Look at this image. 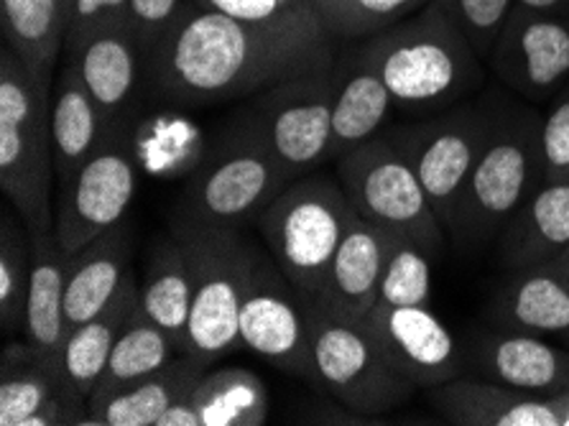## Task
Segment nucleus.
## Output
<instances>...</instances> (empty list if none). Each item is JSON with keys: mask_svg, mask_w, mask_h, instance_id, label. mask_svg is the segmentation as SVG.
<instances>
[{"mask_svg": "<svg viewBox=\"0 0 569 426\" xmlns=\"http://www.w3.org/2000/svg\"><path fill=\"white\" fill-rule=\"evenodd\" d=\"M335 43L317 13L243 21L184 0L146 55V85L174 106L246 98L291 77L332 69Z\"/></svg>", "mask_w": 569, "mask_h": 426, "instance_id": "nucleus-1", "label": "nucleus"}, {"mask_svg": "<svg viewBox=\"0 0 569 426\" xmlns=\"http://www.w3.org/2000/svg\"><path fill=\"white\" fill-rule=\"evenodd\" d=\"M399 112H442L486 82V62L472 49L447 0L360 43Z\"/></svg>", "mask_w": 569, "mask_h": 426, "instance_id": "nucleus-2", "label": "nucleus"}, {"mask_svg": "<svg viewBox=\"0 0 569 426\" xmlns=\"http://www.w3.org/2000/svg\"><path fill=\"white\" fill-rule=\"evenodd\" d=\"M51 90L3 43L0 55V187L29 235L54 230Z\"/></svg>", "mask_w": 569, "mask_h": 426, "instance_id": "nucleus-3", "label": "nucleus"}, {"mask_svg": "<svg viewBox=\"0 0 569 426\" xmlns=\"http://www.w3.org/2000/svg\"><path fill=\"white\" fill-rule=\"evenodd\" d=\"M545 181L539 112L523 108L493 110L486 146L472 167L447 235L460 250L498 238Z\"/></svg>", "mask_w": 569, "mask_h": 426, "instance_id": "nucleus-4", "label": "nucleus"}, {"mask_svg": "<svg viewBox=\"0 0 569 426\" xmlns=\"http://www.w3.org/2000/svg\"><path fill=\"white\" fill-rule=\"evenodd\" d=\"M174 235L184 246L192 274V311L184 353L214 363L243 347L240 309L256 242L248 240L240 228L200 225L184 217L174 220Z\"/></svg>", "mask_w": 569, "mask_h": 426, "instance_id": "nucleus-5", "label": "nucleus"}, {"mask_svg": "<svg viewBox=\"0 0 569 426\" xmlns=\"http://www.w3.org/2000/svg\"><path fill=\"white\" fill-rule=\"evenodd\" d=\"M358 212L330 179L291 181L258 217L276 264L299 294L325 289L335 254Z\"/></svg>", "mask_w": 569, "mask_h": 426, "instance_id": "nucleus-6", "label": "nucleus"}, {"mask_svg": "<svg viewBox=\"0 0 569 426\" xmlns=\"http://www.w3.org/2000/svg\"><path fill=\"white\" fill-rule=\"evenodd\" d=\"M312 340L317 386L352 414H391L417 394V386L391 368L360 321L327 309L312 294H301Z\"/></svg>", "mask_w": 569, "mask_h": 426, "instance_id": "nucleus-7", "label": "nucleus"}, {"mask_svg": "<svg viewBox=\"0 0 569 426\" xmlns=\"http://www.w3.org/2000/svg\"><path fill=\"white\" fill-rule=\"evenodd\" d=\"M338 177L345 195L363 220L376 228L417 242L429 256L445 248L447 230L421 187L411 164L388 136H376L338 159Z\"/></svg>", "mask_w": 569, "mask_h": 426, "instance_id": "nucleus-8", "label": "nucleus"}, {"mask_svg": "<svg viewBox=\"0 0 569 426\" xmlns=\"http://www.w3.org/2000/svg\"><path fill=\"white\" fill-rule=\"evenodd\" d=\"M291 181L295 174L276 159L258 130L246 123L210 167L189 179L179 217L240 228L248 220H258Z\"/></svg>", "mask_w": 569, "mask_h": 426, "instance_id": "nucleus-9", "label": "nucleus"}, {"mask_svg": "<svg viewBox=\"0 0 569 426\" xmlns=\"http://www.w3.org/2000/svg\"><path fill=\"white\" fill-rule=\"evenodd\" d=\"M493 123V110L465 102L388 136L411 164L435 212L450 232L457 205Z\"/></svg>", "mask_w": 569, "mask_h": 426, "instance_id": "nucleus-10", "label": "nucleus"}, {"mask_svg": "<svg viewBox=\"0 0 569 426\" xmlns=\"http://www.w3.org/2000/svg\"><path fill=\"white\" fill-rule=\"evenodd\" d=\"M338 62L332 69L291 77L269 90L258 92L256 108L248 118L258 136L269 143L283 167L295 177L330 159L332 108L338 92Z\"/></svg>", "mask_w": 569, "mask_h": 426, "instance_id": "nucleus-11", "label": "nucleus"}, {"mask_svg": "<svg viewBox=\"0 0 569 426\" xmlns=\"http://www.w3.org/2000/svg\"><path fill=\"white\" fill-rule=\"evenodd\" d=\"M240 340L279 370L317 384L305 301L276 258L266 256L258 246L240 309Z\"/></svg>", "mask_w": 569, "mask_h": 426, "instance_id": "nucleus-12", "label": "nucleus"}, {"mask_svg": "<svg viewBox=\"0 0 569 426\" xmlns=\"http://www.w3.org/2000/svg\"><path fill=\"white\" fill-rule=\"evenodd\" d=\"M123 136L126 130L110 136L72 179L57 187L54 235L69 256L126 220L138 189V169Z\"/></svg>", "mask_w": 569, "mask_h": 426, "instance_id": "nucleus-13", "label": "nucleus"}, {"mask_svg": "<svg viewBox=\"0 0 569 426\" xmlns=\"http://www.w3.org/2000/svg\"><path fill=\"white\" fill-rule=\"evenodd\" d=\"M486 65L508 90L549 102L569 80V11L513 6Z\"/></svg>", "mask_w": 569, "mask_h": 426, "instance_id": "nucleus-14", "label": "nucleus"}, {"mask_svg": "<svg viewBox=\"0 0 569 426\" xmlns=\"http://www.w3.org/2000/svg\"><path fill=\"white\" fill-rule=\"evenodd\" d=\"M90 402L64 365L11 340L0 355V426H84Z\"/></svg>", "mask_w": 569, "mask_h": 426, "instance_id": "nucleus-15", "label": "nucleus"}, {"mask_svg": "<svg viewBox=\"0 0 569 426\" xmlns=\"http://www.w3.org/2000/svg\"><path fill=\"white\" fill-rule=\"evenodd\" d=\"M396 373L417 388H435L460 376L462 358L450 327L429 307H388L376 301L360 321Z\"/></svg>", "mask_w": 569, "mask_h": 426, "instance_id": "nucleus-16", "label": "nucleus"}, {"mask_svg": "<svg viewBox=\"0 0 569 426\" xmlns=\"http://www.w3.org/2000/svg\"><path fill=\"white\" fill-rule=\"evenodd\" d=\"M427 394L435 412L455 426H565L562 394L541 396L490 378L460 376Z\"/></svg>", "mask_w": 569, "mask_h": 426, "instance_id": "nucleus-17", "label": "nucleus"}, {"mask_svg": "<svg viewBox=\"0 0 569 426\" xmlns=\"http://www.w3.org/2000/svg\"><path fill=\"white\" fill-rule=\"evenodd\" d=\"M84 87L106 112L110 126L126 128L146 82V57L131 23H116L82 43L72 57Z\"/></svg>", "mask_w": 569, "mask_h": 426, "instance_id": "nucleus-18", "label": "nucleus"}, {"mask_svg": "<svg viewBox=\"0 0 569 426\" xmlns=\"http://www.w3.org/2000/svg\"><path fill=\"white\" fill-rule=\"evenodd\" d=\"M388 254H391V235L358 215L335 254L325 289L312 297L335 315L363 321L378 301Z\"/></svg>", "mask_w": 569, "mask_h": 426, "instance_id": "nucleus-19", "label": "nucleus"}, {"mask_svg": "<svg viewBox=\"0 0 569 426\" xmlns=\"http://www.w3.org/2000/svg\"><path fill=\"white\" fill-rule=\"evenodd\" d=\"M472 363L498 384L557 396L569 390V353L529 333H490L472 343Z\"/></svg>", "mask_w": 569, "mask_h": 426, "instance_id": "nucleus-20", "label": "nucleus"}, {"mask_svg": "<svg viewBox=\"0 0 569 426\" xmlns=\"http://www.w3.org/2000/svg\"><path fill=\"white\" fill-rule=\"evenodd\" d=\"M106 112L84 87L80 69L72 62L57 72L54 90H51V141H54V167H57V187L74 177L90 156L116 136Z\"/></svg>", "mask_w": 569, "mask_h": 426, "instance_id": "nucleus-21", "label": "nucleus"}, {"mask_svg": "<svg viewBox=\"0 0 569 426\" xmlns=\"http://www.w3.org/2000/svg\"><path fill=\"white\" fill-rule=\"evenodd\" d=\"M67 268L69 254L59 246L54 230L31 235V276L26 297L23 335L33 350L62 363L67 340Z\"/></svg>", "mask_w": 569, "mask_h": 426, "instance_id": "nucleus-22", "label": "nucleus"}, {"mask_svg": "<svg viewBox=\"0 0 569 426\" xmlns=\"http://www.w3.org/2000/svg\"><path fill=\"white\" fill-rule=\"evenodd\" d=\"M131 225L120 220L116 228L102 232L80 254L69 256L67 268V333L82 321L98 317L131 271Z\"/></svg>", "mask_w": 569, "mask_h": 426, "instance_id": "nucleus-23", "label": "nucleus"}, {"mask_svg": "<svg viewBox=\"0 0 569 426\" xmlns=\"http://www.w3.org/2000/svg\"><path fill=\"white\" fill-rule=\"evenodd\" d=\"M569 246V179L545 181L498 235V256L511 271L547 264Z\"/></svg>", "mask_w": 569, "mask_h": 426, "instance_id": "nucleus-24", "label": "nucleus"}, {"mask_svg": "<svg viewBox=\"0 0 569 426\" xmlns=\"http://www.w3.org/2000/svg\"><path fill=\"white\" fill-rule=\"evenodd\" d=\"M490 319L508 333L565 335L569 329V286L549 264L519 268L493 294Z\"/></svg>", "mask_w": 569, "mask_h": 426, "instance_id": "nucleus-25", "label": "nucleus"}, {"mask_svg": "<svg viewBox=\"0 0 569 426\" xmlns=\"http://www.w3.org/2000/svg\"><path fill=\"white\" fill-rule=\"evenodd\" d=\"M207 368H210L207 360L179 353L157 373L126 386L106 402L90 406L84 426H157L159 416L169 406L192 394L194 386L204 378Z\"/></svg>", "mask_w": 569, "mask_h": 426, "instance_id": "nucleus-26", "label": "nucleus"}, {"mask_svg": "<svg viewBox=\"0 0 569 426\" xmlns=\"http://www.w3.org/2000/svg\"><path fill=\"white\" fill-rule=\"evenodd\" d=\"M338 72L340 82L335 92L330 138L332 159H342L360 143L376 138L393 110L383 77L360 55V49L352 51L345 62L338 59Z\"/></svg>", "mask_w": 569, "mask_h": 426, "instance_id": "nucleus-27", "label": "nucleus"}, {"mask_svg": "<svg viewBox=\"0 0 569 426\" xmlns=\"http://www.w3.org/2000/svg\"><path fill=\"white\" fill-rule=\"evenodd\" d=\"M138 311H141V278L131 268L113 301L98 317L82 321L67 333L62 350L64 373L77 390L88 396V402L94 384L106 370L118 337L123 335V329L131 325Z\"/></svg>", "mask_w": 569, "mask_h": 426, "instance_id": "nucleus-28", "label": "nucleus"}, {"mask_svg": "<svg viewBox=\"0 0 569 426\" xmlns=\"http://www.w3.org/2000/svg\"><path fill=\"white\" fill-rule=\"evenodd\" d=\"M0 13L6 47L19 55L39 82L54 87L72 0H0Z\"/></svg>", "mask_w": 569, "mask_h": 426, "instance_id": "nucleus-29", "label": "nucleus"}, {"mask_svg": "<svg viewBox=\"0 0 569 426\" xmlns=\"http://www.w3.org/2000/svg\"><path fill=\"white\" fill-rule=\"evenodd\" d=\"M141 311L174 340L179 353H184L192 311V274L177 235H159L153 240L141 276Z\"/></svg>", "mask_w": 569, "mask_h": 426, "instance_id": "nucleus-30", "label": "nucleus"}, {"mask_svg": "<svg viewBox=\"0 0 569 426\" xmlns=\"http://www.w3.org/2000/svg\"><path fill=\"white\" fill-rule=\"evenodd\" d=\"M189 398L200 408L202 426H263L269 419V390L246 368L204 373Z\"/></svg>", "mask_w": 569, "mask_h": 426, "instance_id": "nucleus-31", "label": "nucleus"}, {"mask_svg": "<svg viewBox=\"0 0 569 426\" xmlns=\"http://www.w3.org/2000/svg\"><path fill=\"white\" fill-rule=\"evenodd\" d=\"M177 355L179 347L174 340L161 327L146 319L143 311H138L131 325L123 329V335L118 337L106 370H102L100 380L92 388L90 406L106 402L126 386L151 376Z\"/></svg>", "mask_w": 569, "mask_h": 426, "instance_id": "nucleus-32", "label": "nucleus"}, {"mask_svg": "<svg viewBox=\"0 0 569 426\" xmlns=\"http://www.w3.org/2000/svg\"><path fill=\"white\" fill-rule=\"evenodd\" d=\"M432 0H315V13L332 41H366L419 13Z\"/></svg>", "mask_w": 569, "mask_h": 426, "instance_id": "nucleus-33", "label": "nucleus"}, {"mask_svg": "<svg viewBox=\"0 0 569 426\" xmlns=\"http://www.w3.org/2000/svg\"><path fill=\"white\" fill-rule=\"evenodd\" d=\"M31 276V235L23 217L3 212L0 220V325L6 335L23 333Z\"/></svg>", "mask_w": 569, "mask_h": 426, "instance_id": "nucleus-34", "label": "nucleus"}, {"mask_svg": "<svg viewBox=\"0 0 569 426\" xmlns=\"http://www.w3.org/2000/svg\"><path fill=\"white\" fill-rule=\"evenodd\" d=\"M432 299V256L417 242L391 238L378 301L388 307H429Z\"/></svg>", "mask_w": 569, "mask_h": 426, "instance_id": "nucleus-35", "label": "nucleus"}, {"mask_svg": "<svg viewBox=\"0 0 569 426\" xmlns=\"http://www.w3.org/2000/svg\"><path fill=\"white\" fill-rule=\"evenodd\" d=\"M447 3H450L457 23L462 26L465 37L470 39L472 49L486 62L516 0H447Z\"/></svg>", "mask_w": 569, "mask_h": 426, "instance_id": "nucleus-36", "label": "nucleus"}, {"mask_svg": "<svg viewBox=\"0 0 569 426\" xmlns=\"http://www.w3.org/2000/svg\"><path fill=\"white\" fill-rule=\"evenodd\" d=\"M116 23H131V0H72L64 55L72 57L90 37Z\"/></svg>", "mask_w": 569, "mask_h": 426, "instance_id": "nucleus-37", "label": "nucleus"}, {"mask_svg": "<svg viewBox=\"0 0 569 426\" xmlns=\"http://www.w3.org/2000/svg\"><path fill=\"white\" fill-rule=\"evenodd\" d=\"M541 153L547 181L569 179V80L541 116Z\"/></svg>", "mask_w": 569, "mask_h": 426, "instance_id": "nucleus-38", "label": "nucleus"}, {"mask_svg": "<svg viewBox=\"0 0 569 426\" xmlns=\"http://www.w3.org/2000/svg\"><path fill=\"white\" fill-rule=\"evenodd\" d=\"M194 3L243 21H273L287 19V16L315 13V0H194Z\"/></svg>", "mask_w": 569, "mask_h": 426, "instance_id": "nucleus-39", "label": "nucleus"}, {"mask_svg": "<svg viewBox=\"0 0 569 426\" xmlns=\"http://www.w3.org/2000/svg\"><path fill=\"white\" fill-rule=\"evenodd\" d=\"M182 6L184 0H131V26L138 33V41H141L143 57L174 23Z\"/></svg>", "mask_w": 569, "mask_h": 426, "instance_id": "nucleus-40", "label": "nucleus"}, {"mask_svg": "<svg viewBox=\"0 0 569 426\" xmlns=\"http://www.w3.org/2000/svg\"><path fill=\"white\" fill-rule=\"evenodd\" d=\"M157 426H202V414L194 406L192 398H182L174 406H169L167 412L159 416Z\"/></svg>", "mask_w": 569, "mask_h": 426, "instance_id": "nucleus-41", "label": "nucleus"}, {"mask_svg": "<svg viewBox=\"0 0 569 426\" xmlns=\"http://www.w3.org/2000/svg\"><path fill=\"white\" fill-rule=\"evenodd\" d=\"M516 6L537 8V11H569V0H516Z\"/></svg>", "mask_w": 569, "mask_h": 426, "instance_id": "nucleus-42", "label": "nucleus"}, {"mask_svg": "<svg viewBox=\"0 0 569 426\" xmlns=\"http://www.w3.org/2000/svg\"><path fill=\"white\" fill-rule=\"evenodd\" d=\"M547 264L555 268V271L565 278L567 286H569V246L562 250V254L555 256L551 260H547Z\"/></svg>", "mask_w": 569, "mask_h": 426, "instance_id": "nucleus-43", "label": "nucleus"}, {"mask_svg": "<svg viewBox=\"0 0 569 426\" xmlns=\"http://www.w3.org/2000/svg\"><path fill=\"white\" fill-rule=\"evenodd\" d=\"M562 337H565V340H567V345H569V329H567V333H565Z\"/></svg>", "mask_w": 569, "mask_h": 426, "instance_id": "nucleus-44", "label": "nucleus"}]
</instances>
